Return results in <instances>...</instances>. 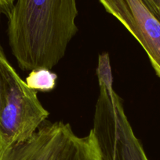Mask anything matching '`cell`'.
<instances>
[{
  "label": "cell",
  "mask_w": 160,
  "mask_h": 160,
  "mask_svg": "<svg viewBox=\"0 0 160 160\" xmlns=\"http://www.w3.org/2000/svg\"><path fill=\"white\" fill-rule=\"evenodd\" d=\"M76 0H17L8 17V39L20 70H51L78 32Z\"/></svg>",
  "instance_id": "6da1fadb"
},
{
  "label": "cell",
  "mask_w": 160,
  "mask_h": 160,
  "mask_svg": "<svg viewBox=\"0 0 160 160\" xmlns=\"http://www.w3.org/2000/svg\"><path fill=\"white\" fill-rule=\"evenodd\" d=\"M97 76L99 95L91 131L102 160H148L127 118L122 99L113 88L108 56H99Z\"/></svg>",
  "instance_id": "7a4b0ae2"
},
{
  "label": "cell",
  "mask_w": 160,
  "mask_h": 160,
  "mask_svg": "<svg viewBox=\"0 0 160 160\" xmlns=\"http://www.w3.org/2000/svg\"><path fill=\"white\" fill-rule=\"evenodd\" d=\"M0 160H102L93 132L78 136L69 123H46L28 140L0 145Z\"/></svg>",
  "instance_id": "3957f363"
},
{
  "label": "cell",
  "mask_w": 160,
  "mask_h": 160,
  "mask_svg": "<svg viewBox=\"0 0 160 160\" xmlns=\"http://www.w3.org/2000/svg\"><path fill=\"white\" fill-rule=\"evenodd\" d=\"M0 66L4 81L0 112V145L8 146L29 139L44 124L50 112L39 101L37 92L21 79L3 54Z\"/></svg>",
  "instance_id": "277c9868"
},
{
  "label": "cell",
  "mask_w": 160,
  "mask_h": 160,
  "mask_svg": "<svg viewBox=\"0 0 160 160\" xmlns=\"http://www.w3.org/2000/svg\"><path fill=\"white\" fill-rule=\"evenodd\" d=\"M107 12L117 19L145 51L160 78V16L144 0H98Z\"/></svg>",
  "instance_id": "5b68a950"
},
{
  "label": "cell",
  "mask_w": 160,
  "mask_h": 160,
  "mask_svg": "<svg viewBox=\"0 0 160 160\" xmlns=\"http://www.w3.org/2000/svg\"><path fill=\"white\" fill-rule=\"evenodd\" d=\"M57 75L47 68H39L30 71L25 79L27 85L32 90L49 92L56 85Z\"/></svg>",
  "instance_id": "8992f818"
},
{
  "label": "cell",
  "mask_w": 160,
  "mask_h": 160,
  "mask_svg": "<svg viewBox=\"0 0 160 160\" xmlns=\"http://www.w3.org/2000/svg\"><path fill=\"white\" fill-rule=\"evenodd\" d=\"M15 0H0V13L9 17L14 6Z\"/></svg>",
  "instance_id": "52a82bcc"
},
{
  "label": "cell",
  "mask_w": 160,
  "mask_h": 160,
  "mask_svg": "<svg viewBox=\"0 0 160 160\" xmlns=\"http://www.w3.org/2000/svg\"><path fill=\"white\" fill-rule=\"evenodd\" d=\"M5 54L1 45H0V57ZM3 95H4V81H3V76L2 73L1 66H0V112H1L2 107L3 104Z\"/></svg>",
  "instance_id": "ba28073f"
},
{
  "label": "cell",
  "mask_w": 160,
  "mask_h": 160,
  "mask_svg": "<svg viewBox=\"0 0 160 160\" xmlns=\"http://www.w3.org/2000/svg\"><path fill=\"white\" fill-rule=\"evenodd\" d=\"M154 12L160 16V0H144Z\"/></svg>",
  "instance_id": "9c48e42d"
}]
</instances>
